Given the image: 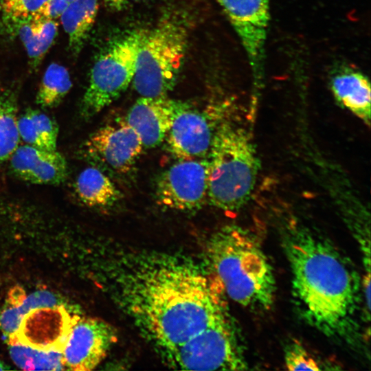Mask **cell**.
<instances>
[{
  "instance_id": "1",
  "label": "cell",
  "mask_w": 371,
  "mask_h": 371,
  "mask_svg": "<svg viewBox=\"0 0 371 371\" xmlns=\"http://www.w3.org/2000/svg\"><path fill=\"white\" fill-rule=\"evenodd\" d=\"M124 277L129 314L163 353L229 316L216 278L190 262L148 260Z\"/></svg>"
},
{
  "instance_id": "2",
  "label": "cell",
  "mask_w": 371,
  "mask_h": 371,
  "mask_svg": "<svg viewBox=\"0 0 371 371\" xmlns=\"http://www.w3.org/2000/svg\"><path fill=\"white\" fill-rule=\"evenodd\" d=\"M284 246L300 315L328 337L345 338L356 328L362 280L324 237L300 225L287 227Z\"/></svg>"
},
{
  "instance_id": "3",
  "label": "cell",
  "mask_w": 371,
  "mask_h": 371,
  "mask_svg": "<svg viewBox=\"0 0 371 371\" xmlns=\"http://www.w3.org/2000/svg\"><path fill=\"white\" fill-rule=\"evenodd\" d=\"M205 250L208 267L224 293L252 311L271 308L276 290L274 273L250 232L225 225L210 236Z\"/></svg>"
},
{
  "instance_id": "4",
  "label": "cell",
  "mask_w": 371,
  "mask_h": 371,
  "mask_svg": "<svg viewBox=\"0 0 371 371\" xmlns=\"http://www.w3.org/2000/svg\"><path fill=\"white\" fill-rule=\"evenodd\" d=\"M207 157V201L224 211L240 210L249 201L260 169L250 133L234 124H219Z\"/></svg>"
},
{
  "instance_id": "5",
  "label": "cell",
  "mask_w": 371,
  "mask_h": 371,
  "mask_svg": "<svg viewBox=\"0 0 371 371\" xmlns=\"http://www.w3.org/2000/svg\"><path fill=\"white\" fill-rule=\"evenodd\" d=\"M188 30L176 16L161 19L142 39L132 83L143 97L166 96L175 86L188 45Z\"/></svg>"
},
{
  "instance_id": "6",
  "label": "cell",
  "mask_w": 371,
  "mask_h": 371,
  "mask_svg": "<svg viewBox=\"0 0 371 371\" xmlns=\"http://www.w3.org/2000/svg\"><path fill=\"white\" fill-rule=\"evenodd\" d=\"M145 32H129L110 42L98 53L80 102V115L84 118L98 114L127 89L134 77Z\"/></svg>"
},
{
  "instance_id": "7",
  "label": "cell",
  "mask_w": 371,
  "mask_h": 371,
  "mask_svg": "<svg viewBox=\"0 0 371 371\" xmlns=\"http://www.w3.org/2000/svg\"><path fill=\"white\" fill-rule=\"evenodd\" d=\"M170 365L188 370H244L247 363L229 317L163 353Z\"/></svg>"
},
{
  "instance_id": "8",
  "label": "cell",
  "mask_w": 371,
  "mask_h": 371,
  "mask_svg": "<svg viewBox=\"0 0 371 371\" xmlns=\"http://www.w3.org/2000/svg\"><path fill=\"white\" fill-rule=\"evenodd\" d=\"M208 157L179 160L164 170L155 183L161 206L183 212L199 210L207 201Z\"/></svg>"
},
{
  "instance_id": "9",
  "label": "cell",
  "mask_w": 371,
  "mask_h": 371,
  "mask_svg": "<svg viewBox=\"0 0 371 371\" xmlns=\"http://www.w3.org/2000/svg\"><path fill=\"white\" fill-rule=\"evenodd\" d=\"M137 133L118 119L94 131L83 145L86 158L106 174L125 176L134 169L143 149Z\"/></svg>"
},
{
  "instance_id": "10",
  "label": "cell",
  "mask_w": 371,
  "mask_h": 371,
  "mask_svg": "<svg viewBox=\"0 0 371 371\" xmlns=\"http://www.w3.org/2000/svg\"><path fill=\"white\" fill-rule=\"evenodd\" d=\"M237 34L251 67L256 92L264 76L265 43L270 21L269 0H216Z\"/></svg>"
},
{
  "instance_id": "11",
  "label": "cell",
  "mask_w": 371,
  "mask_h": 371,
  "mask_svg": "<svg viewBox=\"0 0 371 371\" xmlns=\"http://www.w3.org/2000/svg\"><path fill=\"white\" fill-rule=\"evenodd\" d=\"M218 126L207 113L174 99L172 121L165 138L167 149L179 160L205 158Z\"/></svg>"
},
{
  "instance_id": "12",
  "label": "cell",
  "mask_w": 371,
  "mask_h": 371,
  "mask_svg": "<svg viewBox=\"0 0 371 371\" xmlns=\"http://www.w3.org/2000/svg\"><path fill=\"white\" fill-rule=\"evenodd\" d=\"M117 333L107 322L76 315L62 351L66 370L89 371L106 357L117 341Z\"/></svg>"
},
{
  "instance_id": "13",
  "label": "cell",
  "mask_w": 371,
  "mask_h": 371,
  "mask_svg": "<svg viewBox=\"0 0 371 371\" xmlns=\"http://www.w3.org/2000/svg\"><path fill=\"white\" fill-rule=\"evenodd\" d=\"M76 315L64 305L32 309L24 315L8 343L17 341L41 350L62 352Z\"/></svg>"
},
{
  "instance_id": "14",
  "label": "cell",
  "mask_w": 371,
  "mask_h": 371,
  "mask_svg": "<svg viewBox=\"0 0 371 371\" xmlns=\"http://www.w3.org/2000/svg\"><path fill=\"white\" fill-rule=\"evenodd\" d=\"M10 158V168L18 178L35 184L57 185L68 174L64 156L56 150H45L28 144L19 146Z\"/></svg>"
},
{
  "instance_id": "15",
  "label": "cell",
  "mask_w": 371,
  "mask_h": 371,
  "mask_svg": "<svg viewBox=\"0 0 371 371\" xmlns=\"http://www.w3.org/2000/svg\"><path fill=\"white\" fill-rule=\"evenodd\" d=\"M173 100L167 95L142 96L129 109L124 120L137 133L144 148H155L165 140L172 121Z\"/></svg>"
},
{
  "instance_id": "16",
  "label": "cell",
  "mask_w": 371,
  "mask_h": 371,
  "mask_svg": "<svg viewBox=\"0 0 371 371\" xmlns=\"http://www.w3.org/2000/svg\"><path fill=\"white\" fill-rule=\"evenodd\" d=\"M330 86L341 105L366 124H370V84L363 74L350 67H339L333 71Z\"/></svg>"
},
{
  "instance_id": "17",
  "label": "cell",
  "mask_w": 371,
  "mask_h": 371,
  "mask_svg": "<svg viewBox=\"0 0 371 371\" xmlns=\"http://www.w3.org/2000/svg\"><path fill=\"white\" fill-rule=\"evenodd\" d=\"M75 193L82 204L100 210L112 208L123 197L109 175L93 166L84 169L78 175Z\"/></svg>"
},
{
  "instance_id": "18",
  "label": "cell",
  "mask_w": 371,
  "mask_h": 371,
  "mask_svg": "<svg viewBox=\"0 0 371 371\" xmlns=\"http://www.w3.org/2000/svg\"><path fill=\"white\" fill-rule=\"evenodd\" d=\"M11 21L25 48L31 67L36 69L55 40L58 33L57 22L34 16Z\"/></svg>"
},
{
  "instance_id": "19",
  "label": "cell",
  "mask_w": 371,
  "mask_h": 371,
  "mask_svg": "<svg viewBox=\"0 0 371 371\" xmlns=\"http://www.w3.org/2000/svg\"><path fill=\"white\" fill-rule=\"evenodd\" d=\"M98 5V0H75L60 16L69 49L74 55H78L83 47L95 23Z\"/></svg>"
},
{
  "instance_id": "20",
  "label": "cell",
  "mask_w": 371,
  "mask_h": 371,
  "mask_svg": "<svg viewBox=\"0 0 371 371\" xmlns=\"http://www.w3.org/2000/svg\"><path fill=\"white\" fill-rule=\"evenodd\" d=\"M20 138L26 144L45 150H56V122L38 109H28L18 118Z\"/></svg>"
},
{
  "instance_id": "21",
  "label": "cell",
  "mask_w": 371,
  "mask_h": 371,
  "mask_svg": "<svg viewBox=\"0 0 371 371\" xmlns=\"http://www.w3.org/2000/svg\"><path fill=\"white\" fill-rule=\"evenodd\" d=\"M17 107L15 93L5 88L0 95V162L9 159L19 146Z\"/></svg>"
},
{
  "instance_id": "22",
  "label": "cell",
  "mask_w": 371,
  "mask_h": 371,
  "mask_svg": "<svg viewBox=\"0 0 371 371\" xmlns=\"http://www.w3.org/2000/svg\"><path fill=\"white\" fill-rule=\"evenodd\" d=\"M72 86L70 74L64 66L51 63L45 70L36 95V102L42 108L57 106Z\"/></svg>"
},
{
  "instance_id": "23",
  "label": "cell",
  "mask_w": 371,
  "mask_h": 371,
  "mask_svg": "<svg viewBox=\"0 0 371 371\" xmlns=\"http://www.w3.org/2000/svg\"><path fill=\"white\" fill-rule=\"evenodd\" d=\"M14 363L24 370H66L63 354L59 351L41 350L17 341L8 343Z\"/></svg>"
},
{
  "instance_id": "24",
  "label": "cell",
  "mask_w": 371,
  "mask_h": 371,
  "mask_svg": "<svg viewBox=\"0 0 371 371\" xmlns=\"http://www.w3.org/2000/svg\"><path fill=\"white\" fill-rule=\"evenodd\" d=\"M25 296V291L21 287L14 286L10 290L5 305L0 312V330L8 342L15 335L24 317L20 306Z\"/></svg>"
},
{
  "instance_id": "25",
  "label": "cell",
  "mask_w": 371,
  "mask_h": 371,
  "mask_svg": "<svg viewBox=\"0 0 371 371\" xmlns=\"http://www.w3.org/2000/svg\"><path fill=\"white\" fill-rule=\"evenodd\" d=\"M284 365L289 370H321L319 361L300 344L295 341L285 349Z\"/></svg>"
},
{
  "instance_id": "26",
  "label": "cell",
  "mask_w": 371,
  "mask_h": 371,
  "mask_svg": "<svg viewBox=\"0 0 371 371\" xmlns=\"http://www.w3.org/2000/svg\"><path fill=\"white\" fill-rule=\"evenodd\" d=\"M48 0H4L2 10L9 20L28 17L36 13Z\"/></svg>"
},
{
  "instance_id": "27",
  "label": "cell",
  "mask_w": 371,
  "mask_h": 371,
  "mask_svg": "<svg viewBox=\"0 0 371 371\" xmlns=\"http://www.w3.org/2000/svg\"><path fill=\"white\" fill-rule=\"evenodd\" d=\"M60 305H63V302L58 295L49 291L40 290L26 295L20 306L25 315L34 308Z\"/></svg>"
},
{
  "instance_id": "28",
  "label": "cell",
  "mask_w": 371,
  "mask_h": 371,
  "mask_svg": "<svg viewBox=\"0 0 371 371\" xmlns=\"http://www.w3.org/2000/svg\"><path fill=\"white\" fill-rule=\"evenodd\" d=\"M75 0H48L32 16L55 20L60 19L67 7Z\"/></svg>"
},
{
  "instance_id": "29",
  "label": "cell",
  "mask_w": 371,
  "mask_h": 371,
  "mask_svg": "<svg viewBox=\"0 0 371 371\" xmlns=\"http://www.w3.org/2000/svg\"><path fill=\"white\" fill-rule=\"evenodd\" d=\"M128 0H104L105 4L115 10H120L124 7Z\"/></svg>"
},
{
  "instance_id": "30",
  "label": "cell",
  "mask_w": 371,
  "mask_h": 371,
  "mask_svg": "<svg viewBox=\"0 0 371 371\" xmlns=\"http://www.w3.org/2000/svg\"><path fill=\"white\" fill-rule=\"evenodd\" d=\"M8 368L7 365L0 361V370H8Z\"/></svg>"
},
{
  "instance_id": "31",
  "label": "cell",
  "mask_w": 371,
  "mask_h": 371,
  "mask_svg": "<svg viewBox=\"0 0 371 371\" xmlns=\"http://www.w3.org/2000/svg\"><path fill=\"white\" fill-rule=\"evenodd\" d=\"M5 89V88L0 82V95L4 91Z\"/></svg>"
},
{
  "instance_id": "32",
  "label": "cell",
  "mask_w": 371,
  "mask_h": 371,
  "mask_svg": "<svg viewBox=\"0 0 371 371\" xmlns=\"http://www.w3.org/2000/svg\"><path fill=\"white\" fill-rule=\"evenodd\" d=\"M3 1H4V0H0V10H2Z\"/></svg>"
},
{
  "instance_id": "33",
  "label": "cell",
  "mask_w": 371,
  "mask_h": 371,
  "mask_svg": "<svg viewBox=\"0 0 371 371\" xmlns=\"http://www.w3.org/2000/svg\"><path fill=\"white\" fill-rule=\"evenodd\" d=\"M135 1H139V0H135Z\"/></svg>"
}]
</instances>
